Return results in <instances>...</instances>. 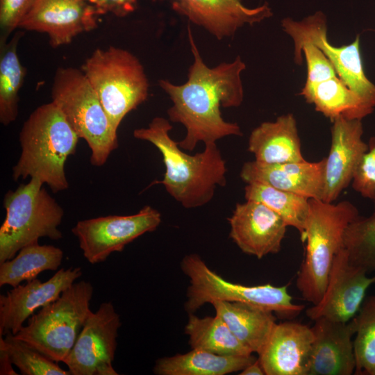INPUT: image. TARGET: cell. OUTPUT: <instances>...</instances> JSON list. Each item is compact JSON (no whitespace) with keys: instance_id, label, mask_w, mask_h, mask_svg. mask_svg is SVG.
Returning a JSON list of instances; mask_svg holds the SVG:
<instances>
[{"instance_id":"18","label":"cell","mask_w":375,"mask_h":375,"mask_svg":"<svg viewBox=\"0 0 375 375\" xmlns=\"http://www.w3.org/2000/svg\"><path fill=\"white\" fill-rule=\"evenodd\" d=\"M172 9L203 27L218 40L232 37L242 26L261 22L272 16L267 3L256 8L241 0H168Z\"/></svg>"},{"instance_id":"4","label":"cell","mask_w":375,"mask_h":375,"mask_svg":"<svg viewBox=\"0 0 375 375\" xmlns=\"http://www.w3.org/2000/svg\"><path fill=\"white\" fill-rule=\"evenodd\" d=\"M306 229L301 237L304 257L297 274V287L312 305L322 299L333 260L344 247L348 225L360 215L348 201L327 203L310 198Z\"/></svg>"},{"instance_id":"1","label":"cell","mask_w":375,"mask_h":375,"mask_svg":"<svg viewBox=\"0 0 375 375\" xmlns=\"http://www.w3.org/2000/svg\"><path fill=\"white\" fill-rule=\"evenodd\" d=\"M188 35L194 62L189 68L188 81L175 85L168 80L158 81L172 106L167 110L169 120L183 124L184 138L178 142L183 150L193 151L198 143H216L230 135H242L237 123L225 121L220 108L238 107L244 99L241 74L246 65L240 56L230 62L208 67L203 60L190 27Z\"/></svg>"},{"instance_id":"15","label":"cell","mask_w":375,"mask_h":375,"mask_svg":"<svg viewBox=\"0 0 375 375\" xmlns=\"http://www.w3.org/2000/svg\"><path fill=\"white\" fill-rule=\"evenodd\" d=\"M228 221L229 236L243 253L261 259L280 251L288 225L262 203H236Z\"/></svg>"},{"instance_id":"26","label":"cell","mask_w":375,"mask_h":375,"mask_svg":"<svg viewBox=\"0 0 375 375\" xmlns=\"http://www.w3.org/2000/svg\"><path fill=\"white\" fill-rule=\"evenodd\" d=\"M62 258V249L53 245L37 242L25 246L12 259L0 263V286L14 288L37 278L42 272L57 270Z\"/></svg>"},{"instance_id":"28","label":"cell","mask_w":375,"mask_h":375,"mask_svg":"<svg viewBox=\"0 0 375 375\" xmlns=\"http://www.w3.org/2000/svg\"><path fill=\"white\" fill-rule=\"evenodd\" d=\"M244 198L265 205L278 214L288 226L295 228L301 237L303 235L309 214L310 198L258 182L247 183Z\"/></svg>"},{"instance_id":"19","label":"cell","mask_w":375,"mask_h":375,"mask_svg":"<svg viewBox=\"0 0 375 375\" xmlns=\"http://www.w3.org/2000/svg\"><path fill=\"white\" fill-rule=\"evenodd\" d=\"M307 375H351L356 359L352 338L356 333L353 319L348 322L326 318L315 320Z\"/></svg>"},{"instance_id":"10","label":"cell","mask_w":375,"mask_h":375,"mask_svg":"<svg viewBox=\"0 0 375 375\" xmlns=\"http://www.w3.org/2000/svg\"><path fill=\"white\" fill-rule=\"evenodd\" d=\"M281 26L293 40L294 60L297 64L301 47L306 42L315 44L330 60L344 84L375 108V85L364 71L359 35L349 44L332 45L327 38L326 18L322 12H317L301 21L285 18Z\"/></svg>"},{"instance_id":"34","label":"cell","mask_w":375,"mask_h":375,"mask_svg":"<svg viewBox=\"0 0 375 375\" xmlns=\"http://www.w3.org/2000/svg\"><path fill=\"white\" fill-rule=\"evenodd\" d=\"M352 188L363 197L375 201V137H371L368 149L355 169Z\"/></svg>"},{"instance_id":"20","label":"cell","mask_w":375,"mask_h":375,"mask_svg":"<svg viewBox=\"0 0 375 375\" xmlns=\"http://www.w3.org/2000/svg\"><path fill=\"white\" fill-rule=\"evenodd\" d=\"M311 327L292 321L276 323L258 359L266 375H307L313 342Z\"/></svg>"},{"instance_id":"36","label":"cell","mask_w":375,"mask_h":375,"mask_svg":"<svg viewBox=\"0 0 375 375\" xmlns=\"http://www.w3.org/2000/svg\"><path fill=\"white\" fill-rule=\"evenodd\" d=\"M96 7L101 15L111 12L124 17L134 11L137 0H83Z\"/></svg>"},{"instance_id":"33","label":"cell","mask_w":375,"mask_h":375,"mask_svg":"<svg viewBox=\"0 0 375 375\" xmlns=\"http://www.w3.org/2000/svg\"><path fill=\"white\" fill-rule=\"evenodd\" d=\"M304 53L307 64V78L304 85L317 83L337 76V73L327 57L315 44L306 42L300 48L298 64L302 63Z\"/></svg>"},{"instance_id":"16","label":"cell","mask_w":375,"mask_h":375,"mask_svg":"<svg viewBox=\"0 0 375 375\" xmlns=\"http://www.w3.org/2000/svg\"><path fill=\"white\" fill-rule=\"evenodd\" d=\"M81 275L79 267L61 268L47 281L35 278L1 294L0 335L17 334L36 310L56 300Z\"/></svg>"},{"instance_id":"7","label":"cell","mask_w":375,"mask_h":375,"mask_svg":"<svg viewBox=\"0 0 375 375\" xmlns=\"http://www.w3.org/2000/svg\"><path fill=\"white\" fill-rule=\"evenodd\" d=\"M6 217L0 227V263L12 259L24 247L38 242L40 238L58 240L64 210L43 188L38 178H31L4 196Z\"/></svg>"},{"instance_id":"6","label":"cell","mask_w":375,"mask_h":375,"mask_svg":"<svg viewBox=\"0 0 375 375\" xmlns=\"http://www.w3.org/2000/svg\"><path fill=\"white\" fill-rule=\"evenodd\" d=\"M81 70L116 131L125 116L147 99L149 84L144 67L126 49H97L86 58Z\"/></svg>"},{"instance_id":"13","label":"cell","mask_w":375,"mask_h":375,"mask_svg":"<svg viewBox=\"0 0 375 375\" xmlns=\"http://www.w3.org/2000/svg\"><path fill=\"white\" fill-rule=\"evenodd\" d=\"M373 284L375 275L369 277L363 269L352 264L343 247L333 260L322 299L306 310V315L313 321L326 318L348 322L358 312Z\"/></svg>"},{"instance_id":"29","label":"cell","mask_w":375,"mask_h":375,"mask_svg":"<svg viewBox=\"0 0 375 375\" xmlns=\"http://www.w3.org/2000/svg\"><path fill=\"white\" fill-rule=\"evenodd\" d=\"M23 33L16 32L8 42L1 43L0 122L9 125L18 115L19 92L24 82L26 69L17 53Z\"/></svg>"},{"instance_id":"3","label":"cell","mask_w":375,"mask_h":375,"mask_svg":"<svg viewBox=\"0 0 375 375\" xmlns=\"http://www.w3.org/2000/svg\"><path fill=\"white\" fill-rule=\"evenodd\" d=\"M78 136L53 102L35 109L19 132L20 156L12 178H38L54 193L69 188L65 165L76 151Z\"/></svg>"},{"instance_id":"11","label":"cell","mask_w":375,"mask_h":375,"mask_svg":"<svg viewBox=\"0 0 375 375\" xmlns=\"http://www.w3.org/2000/svg\"><path fill=\"white\" fill-rule=\"evenodd\" d=\"M160 212L145 206L130 215H108L78 221L72 228L84 258L91 264L104 262L133 240L154 231L160 224Z\"/></svg>"},{"instance_id":"17","label":"cell","mask_w":375,"mask_h":375,"mask_svg":"<svg viewBox=\"0 0 375 375\" xmlns=\"http://www.w3.org/2000/svg\"><path fill=\"white\" fill-rule=\"evenodd\" d=\"M331 127V144L325 158L321 200L333 203L352 182L355 169L368 144L362 140V119L338 117Z\"/></svg>"},{"instance_id":"38","label":"cell","mask_w":375,"mask_h":375,"mask_svg":"<svg viewBox=\"0 0 375 375\" xmlns=\"http://www.w3.org/2000/svg\"><path fill=\"white\" fill-rule=\"evenodd\" d=\"M240 375H263L265 374L263 368L259 359H256L247 366H246L239 373Z\"/></svg>"},{"instance_id":"27","label":"cell","mask_w":375,"mask_h":375,"mask_svg":"<svg viewBox=\"0 0 375 375\" xmlns=\"http://www.w3.org/2000/svg\"><path fill=\"white\" fill-rule=\"evenodd\" d=\"M185 333L191 349L206 351L222 356H249L252 353L231 332L217 314L199 317L189 314Z\"/></svg>"},{"instance_id":"30","label":"cell","mask_w":375,"mask_h":375,"mask_svg":"<svg viewBox=\"0 0 375 375\" xmlns=\"http://www.w3.org/2000/svg\"><path fill=\"white\" fill-rule=\"evenodd\" d=\"M353 320L356 326L354 374L375 375V294L365 299Z\"/></svg>"},{"instance_id":"31","label":"cell","mask_w":375,"mask_h":375,"mask_svg":"<svg viewBox=\"0 0 375 375\" xmlns=\"http://www.w3.org/2000/svg\"><path fill=\"white\" fill-rule=\"evenodd\" d=\"M374 210L367 217L359 216L347 226L344 249L350 262L367 274L375 272V201Z\"/></svg>"},{"instance_id":"2","label":"cell","mask_w":375,"mask_h":375,"mask_svg":"<svg viewBox=\"0 0 375 375\" xmlns=\"http://www.w3.org/2000/svg\"><path fill=\"white\" fill-rule=\"evenodd\" d=\"M169 120L154 117L146 128H136L135 138L147 141L160 152L165 166L164 177L150 185L162 184L167 193L185 208L209 203L217 187L226 184V161L216 143L205 144L202 152L185 153L169 135Z\"/></svg>"},{"instance_id":"14","label":"cell","mask_w":375,"mask_h":375,"mask_svg":"<svg viewBox=\"0 0 375 375\" xmlns=\"http://www.w3.org/2000/svg\"><path fill=\"white\" fill-rule=\"evenodd\" d=\"M100 15L83 0H36L19 28L46 33L51 47H58L94 29Z\"/></svg>"},{"instance_id":"24","label":"cell","mask_w":375,"mask_h":375,"mask_svg":"<svg viewBox=\"0 0 375 375\" xmlns=\"http://www.w3.org/2000/svg\"><path fill=\"white\" fill-rule=\"evenodd\" d=\"M300 94L331 122L338 117L362 119L374 110L338 76L317 83L304 85Z\"/></svg>"},{"instance_id":"8","label":"cell","mask_w":375,"mask_h":375,"mask_svg":"<svg viewBox=\"0 0 375 375\" xmlns=\"http://www.w3.org/2000/svg\"><path fill=\"white\" fill-rule=\"evenodd\" d=\"M92 294L93 286L90 282L74 283L56 300L32 315L15 338L53 361L62 362L92 312Z\"/></svg>"},{"instance_id":"25","label":"cell","mask_w":375,"mask_h":375,"mask_svg":"<svg viewBox=\"0 0 375 375\" xmlns=\"http://www.w3.org/2000/svg\"><path fill=\"white\" fill-rule=\"evenodd\" d=\"M256 358L249 356H222L191 349L188 353L160 358L153 372L157 375H226L241 372Z\"/></svg>"},{"instance_id":"9","label":"cell","mask_w":375,"mask_h":375,"mask_svg":"<svg viewBox=\"0 0 375 375\" xmlns=\"http://www.w3.org/2000/svg\"><path fill=\"white\" fill-rule=\"evenodd\" d=\"M182 272L189 278L185 308L194 313L206 303L214 301L241 302L255 306L282 318H293L304 309L303 305L292 302L288 285L274 286L269 283L244 285L225 280L212 271L196 253L183 257Z\"/></svg>"},{"instance_id":"35","label":"cell","mask_w":375,"mask_h":375,"mask_svg":"<svg viewBox=\"0 0 375 375\" xmlns=\"http://www.w3.org/2000/svg\"><path fill=\"white\" fill-rule=\"evenodd\" d=\"M36 0H0L1 43L19 28L33 8Z\"/></svg>"},{"instance_id":"22","label":"cell","mask_w":375,"mask_h":375,"mask_svg":"<svg viewBox=\"0 0 375 375\" xmlns=\"http://www.w3.org/2000/svg\"><path fill=\"white\" fill-rule=\"evenodd\" d=\"M248 151L255 160L265 163L296 162L302 156L297 121L292 114L282 115L274 122L255 128L248 140Z\"/></svg>"},{"instance_id":"12","label":"cell","mask_w":375,"mask_h":375,"mask_svg":"<svg viewBox=\"0 0 375 375\" xmlns=\"http://www.w3.org/2000/svg\"><path fill=\"white\" fill-rule=\"evenodd\" d=\"M120 326V317L111 302L92 311L62 361L71 375H117L112 362Z\"/></svg>"},{"instance_id":"5","label":"cell","mask_w":375,"mask_h":375,"mask_svg":"<svg viewBox=\"0 0 375 375\" xmlns=\"http://www.w3.org/2000/svg\"><path fill=\"white\" fill-rule=\"evenodd\" d=\"M51 98L78 138L88 144L91 164L103 166L118 147L117 131L82 70L58 68Z\"/></svg>"},{"instance_id":"37","label":"cell","mask_w":375,"mask_h":375,"mask_svg":"<svg viewBox=\"0 0 375 375\" xmlns=\"http://www.w3.org/2000/svg\"><path fill=\"white\" fill-rule=\"evenodd\" d=\"M8 352L5 347L0 344V374L1 375H17L14 371Z\"/></svg>"},{"instance_id":"23","label":"cell","mask_w":375,"mask_h":375,"mask_svg":"<svg viewBox=\"0 0 375 375\" xmlns=\"http://www.w3.org/2000/svg\"><path fill=\"white\" fill-rule=\"evenodd\" d=\"M212 305L239 341L258 355L276 323L273 312L241 302L216 301Z\"/></svg>"},{"instance_id":"21","label":"cell","mask_w":375,"mask_h":375,"mask_svg":"<svg viewBox=\"0 0 375 375\" xmlns=\"http://www.w3.org/2000/svg\"><path fill=\"white\" fill-rule=\"evenodd\" d=\"M325 158L317 162L265 163L244 162L240 176L246 183L258 182L275 188L321 199L324 186Z\"/></svg>"},{"instance_id":"32","label":"cell","mask_w":375,"mask_h":375,"mask_svg":"<svg viewBox=\"0 0 375 375\" xmlns=\"http://www.w3.org/2000/svg\"><path fill=\"white\" fill-rule=\"evenodd\" d=\"M0 335V344L8 352L12 363L23 375H71L69 371L59 367L37 349L17 339L11 331Z\"/></svg>"}]
</instances>
